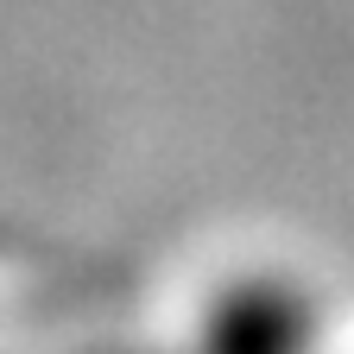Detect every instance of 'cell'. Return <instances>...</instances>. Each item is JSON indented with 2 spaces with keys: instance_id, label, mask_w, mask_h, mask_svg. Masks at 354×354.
I'll use <instances>...</instances> for the list:
<instances>
[{
  "instance_id": "6da1fadb",
  "label": "cell",
  "mask_w": 354,
  "mask_h": 354,
  "mask_svg": "<svg viewBox=\"0 0 354 354\" xmlns=\"http://www.w3.org/2000/svg\"><path fill=\"white\" fill-rule=\"evenodd\" d=\"M190 354H317V304L285 272L234 279L203 310Z\"/></svg>"
}]
</instances>
